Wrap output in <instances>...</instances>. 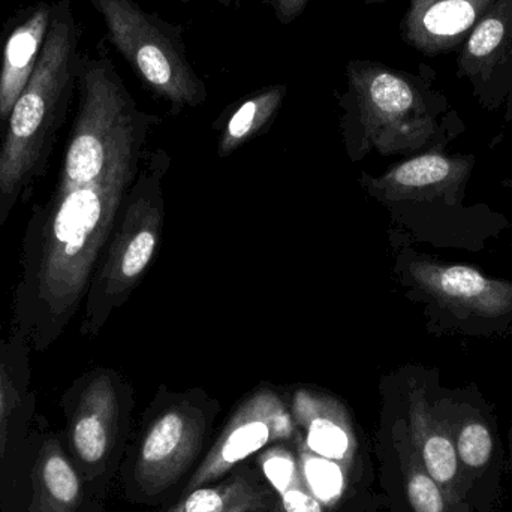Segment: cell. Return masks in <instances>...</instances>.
Segmentation results:
<instances>
[{"mask_svg":"<svg viewBox=\"0 0 512 512\" xmlns=\"http://www.w3.org/2000/svg\"><path fill=\"white\" fill-rule=\"evenodd\" d=\"M276 502V493L252 459L224 480L180 496L164 512H271Z\"/></svg>","mask_w":512,"mask_h":512,"instance_id":"obj_19","label":"cell"},{"mask_svg":"<svg viewBox=\"0 0 512 512\" xmlns=\"http://www.w3.org/2000/svg\"><path fill=\"white\" fill-rule=\"evenodd\" d=\"M508 463H510L512 471V426L511 429L508 430Z\"/></svg>","mask_w":512,"mask_h":512,"instance_id":"obj_24","label":"cell"},{"mask_svg":"<svg viewBox=\"0 0 512 512\" xmlns=\"http://www.w3.org/2000/svg\"><path fill=\"white\" fill-rule=\"evenodd\" d=\"M286 95V84H270L255 90L231 107L222 119L218 140L219 158H228L265 131L279 114Z\"/></svg>","mask_w":512,"mask_h":512,"instance_id":"obj_21","label":"cell"},{"mask_svg":"<svg viewBox=\"0 0 512 512\" xmlns=\"http://www.w3.org/2000/svg\"><path fill=\"white\" fill-rule=\"evenodd\" d=\"M171 162L165 149L149 150L144 156L90 280L84 298L83 336L95 337L101 333L152 265L164 231V180Z\"/></svg>","mask_w":512,"mask_h":512,"instance_id":"obj_6","label":"cell"},{"mask_svg":"<svg viewBox=\"0 0 512 512\" xmlns=\"http://www.w3.org/2000/svg\"><path fill=\"white\" fill-rule=\"evenodd\" d=\"M72 462L62 430L36 414L0 477V512H104Z\"/></svg>","mask_w":512,"mask_h":512,"instance_id":"obj_9","label":"cell"},{"mask_svg":"<svg viewBox=\"0 0 512 512\" xmlns=\"http://www.w3.org/2000/svg\"><path fill=\"white\" fill-rule=\"evenodd\" d=\"M345 75L339 126L352 162L372 152L384 156L417 152L432 140L435 113L420 78L367 59L349 60Z\"/></svg>","mask_w":512,"mask_h":512,"instance_id":"obj_4","label":"cell"},{"mask_svg":"<svg viewBox=\"0 0 512 512\" xmlns=\"http://www.w3.org/2000/svg\"><path fill=\"white\" fill-rule=\"evenodd\" d=\"M30 352L24 340L0 325V477L38 414Z\"/></svg>","mask_w":512,"mask_h":512,"instance_id":"obj_17","label":"cell"},{"mask_svg":"<svg viewBox=\"0 0 512 512\" xmlns=\"http://www.w3.org/2000/svg\"><path fill=\"white\" fill-rule=\"evenodd\" d=\"M295 433L297 427L286 394L273 385H259L237 403L177 498L224 480L234 469L274 445L294 444Z\"/></svg>","mask_w":512,"mask_h":512,"instance_id":"obj_10","label":"cell"},{"mask_svg":"<svg viewBox=\"0 0 512 512\" xmlns=\"http://www.w3.org/2000/svg\"><path fill=\"white\" fill-rule=\"evenodd\" d=\"M107 38L147 92L179 114L206 104L209 87L189 60L180 24L147 11L135 0H90Z\"/></svg>","mask_w":512,"mask_h":512,"instance_id":"obj_8","label":"cell"},{"mask_svg":"<svg viewBox=\"0 0 512 512\" xmlns=\"http://www.w3.org/2000/svg\"><path fill=\"white\" fill-rule=\"evenodd\" d=\"M54 2L18 9L0 29V132L38 65L53 17Z\"/></svg>","mask_w":512,"mask_h":512,"instance_id":"obj_16","label":"cell"},{"mask_svg":"<svg viewBox=\"0 0 512 512\" xmlns=\"http://www.w3.org/2000/svg\"><path fill=\"white\" fill-rule=\"evenodd\" d=\"M177 2L182 3H192V2H203V0H177ZM219 5L225 6V8H231L233 6L234 0H215Z\"/></svg>","mask_w":512,"mask_h":512,"instance_id":"obj_23","label":"cell"},{"mask_svg":"<svg viewBox=\"0 0 512 512\" xmlns=\"http://www.w3.org/2000/svg\"><path fill=\"white\" fill-rule=\"evenodd\" d=\"M366 5H381V3L388 2V0H363Z\"/></svg>","mask_w":512,"mask_h":512,"instance_id":"obj_25","label":"cell"},{"mask_svg":"<svg viewBox=\"0 0 512 512\" xmlns=\"http://www.w3.org/2000/svg\"><path fill=\"white\" fill-rule=\"evenodd\" d=\"M471 168L472 158L427 152L394 165L381 176L363 173L360 183L376 203L394 210L454 194L468 179Z\"/></svg>","mask_w":512,"mask_h":512,"instance_id":"obj_15","label":"cell"},{"mask_svg":"<svg viewBox=\"0 0 512 512\" xmlns=\"http://www.w3.org/2000/svg\"><path fill=\"white\" fill-rule=\"evenodd\" d=\"M59 179L21 239L11 333L47 352L86 298L123 201L161 123L141 110L104 51L83 54Z\"/></svg>","mask_w":512,"mask_h":512,"instance_id":"obj_1","label":"cell"},{"mask_svg":"<svg viewBox=\"0 0 512 512\" xmlns=\"http://www.w3.org/2000/svg\"><path fill=\"white\" fill-rule=\"evenodd\" d=\"M80 39L71 0H56L38 65L0 132V227L47 170L77 93Z\"/></svg>","mask_w":512,"mask_h":512,"instance_id":"obj_2","label":"cell"},{"mask_svg":"<svg viewBox=\"0 0 512 512\" xmlns=\"http://www.w3.org/2000/svg\"><path fill=\"white\" fill-rule=\"evenodd\" d=\"M286 397L297 427L295 456L313 498L327 512H354L352 502H372V462L348 406L312 385H298Z\"/></svg>","mask_w":512,"mask_h":512,"instance_id":"obj_5","label":"cell"},{"mask_svg":"<svg viewBox=\"0 0 512 512\" xmlns=\"http://www.w3.org/2000/svg\"><path fill=\"white\" fill-rule=\"evenodd\" d=\"M384 406L402 423L427 471L460 512H472L460 487L456 450L435 405V394L418 376L409 375L399 385L381 388Z\"/></svg>","mask_w":512,"mask_h":512,"instance_id":"obj_12","label":"cell"},{"mask_svg":"<svg viewBox=\"0 0 512 512\" xmlns=\"http://www.w3.org/2000/svg\"><path fill=\"white\" fill-rule=\"evenodd\" d=\"M403 274L411 285L453 312L499 318L512 312V282L486 276L469 265L406 256Z\"/></svg>","mask_w":512,"mask_h":512,"instance_id":"obj_14","label":"cell"},{"mask_svg":"<svg viewBox=\"0 0 512 512\" xmlns=\"http://www.w3.org/2000/svg\"><path fill=\"white\" fill-rule=\"evenodd\" d=\"M435 405L456 450L460 487L469 510L502 512L507 463L489 406L469 394H435Z\"/></svg>","mask_w":512,"mask_h":512,"instance_id":"obj_11","label":"cell"},{"mask_svg":"<svg viewBox=\"0 0 512 512\" xmlns=\"http://www.w3.org/2000/svg\"><path fill=\"white\" fill-rule=\"evenodd\" d=\"M496 0H411L402 23L403 41L426 54L450 53L468 39Z\"/></svg>","mask_w":512,"mask_h":512,"instance_id":"obj_18","label":"cell"},{"mask_svg":"<svg viewBox=\"0 0 512 512\" xmlns=\"http://www.w3.org/2000/svg\"><path fill=\"white\" fill-rule=\"evenodd\" d=\"M511 54L512 0H496L466 39L459 54V74L475 84L484 83Z\"/></svg>","mask_w":512,"mask_h":512,"instance_id":"obj_20","label":"cell"},{"mask_svg":"<svg viewBox=\"0 0 512 512\" xmlns=\"http://www.w3.org/2000/svg\"><path fill=\"white\" fill-rule=\"evenodd\" d=\"M309 2L310 0H265V3L273 11L276 20L280 24H285V26L298 20L306 11Z\"/></svg>","mask_w":512,"mask_h":512,"instance_id":"obj_22","label":"cell"},{"mask_svg":"<svg viewBox=\"0 0 512 512\" xmlns=\"http://www.w3.org/2000/svg\"><path fill=\"white\" fill-rule=\"evenodd\" d=\"M59 405L66 450L95 498L105 505L131 441L134 387L117 370L96 366L68 385Z\"/></svg>","mask_w":512,"mask_h":512,"instance_id":"obj_7","label":"cell"},{"mask_svg":"<svg viewBox=\"0 0 512 512\" xmlns=\"http://www.w3.org/2000/svg\"><path fill=\"white\" fill-rule=\"evenodd\" d=\"M219 412L221 402L204 388L159 385L120 466L123 498L146 507L173 502L206 454Z\"/></svg>","mask_w":512,"mask_h":512,"instance_id":"obj_3","label":"cell"},{"mask_svg":"<svg viewBox=\"0 0 512 512\" xmlns=\"http://www.w3.org/2000/svg\"><path fill=\"white\" fill-rule=\"evenodd\" d=\"M382 501L391 512H460L436 483L402 423L382 409L376 432Z\"/></svg>","mask_w":512,"mask_h":512,"instance_id":"obj_13","label":"cell"}]
</instances>
